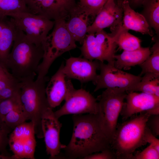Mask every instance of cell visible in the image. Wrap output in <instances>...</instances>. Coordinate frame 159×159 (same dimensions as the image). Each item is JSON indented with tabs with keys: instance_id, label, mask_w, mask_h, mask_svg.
I'll return each mask as SVG.
<instances>
[{
	"instance_id": "cell-1",
	"label": "cell",
	"mask_w": 159,
	"mask_h": 159,
	"mask_svg": "<svg viewBox=\"0 0 159 159\" xmlns=\"http://www.w3.org/2000/svg\"><path fill=\"white\" fill-rule=\"evenodd\" d=\"M73 130L69 142L63 149L65 157L83 159L111 148L110 140L102 130L96 114L73 115Z\"/></svg>"
},
{
	"instance_id": "cell-7",
	"label": "cell",
	"mask_w": 159,
	"mask_h": 159,
	"mask_svg": "<svg viewBox=\"0 0 159 159\" xmlns=\"http://www.w3.org/2000/svg\"><path fill=\"white\" fill-rule=\"evenodd\" d=\"M80 49L83 57L89 60L114 63L117 45L110 33L104 30L87 34Z\"/></svg>"
},
{
	"instance_id": "cell-5",
	"label": "cell",
	"mask_w": 159,
	"mask_h": 159,
	"mask_svg": "<svg viewBox=\"0 0 159 159\" xmlns=\"http://www.w3.org/2000/svg\"><path fill=\"white\" fill-rule=\"evenodd\" d=\"M54 21L53 30L48 35L42 44L44 54L37 69V79L46 77L55 59L77 47L75 41L66 27V20L60 19Z\"/></svg>"
},
{
	"instance_id": "cell-14",
	"label": "cell",
	"mask_w": 159,
	"mask_h": 159,
	"mask_svg": "<svg viewBox=\"0 0 159 159\" xmlns=\"http://www.w3.org/2000/svg\"><path fill=\"white\" fill-rule=\"evenodd\" d=\"M99 67V61L72 57L66 60L63 70L67 78L77 80L83 83L93 82L98 75L97 71Z\"/></svg>"
},
{
	"instance_id": "cell-21",
	"label": "cell",
	"mask_w": 159,
	"mask_h": 159,
	"mask_svg": "<svg viewBox=\"0 0 159 159\" xmlns=\"http://www.w3.org/2000/svg\"><path fill=\"white\" fill-rule=\"evenodd\" d=\"M110 30L111 32L110 34L120 49L130 51L141 47V40L129 33V30L122 25V23Z\"/></svg>"
},
{
	"instance_id": "cell-4",
	"label": "cell",
	"mask_w": 159,
	"mask_h": 159,
	"mask_svg": "<svg viewBox=\"0 0 159 159\" xmlns=\"http://www.w3.org/2000/svg\"><path fill=\"white\" fill-rule=\"evenodd\" d=\"M47 77L21 82L20 96L24 111L39 138H44L42 122L50 107L45 92Z\"/></svg>"
},
{
	"instance_id": "cell-30",
	"label": "cell",
	"mask_w": 159,
	"mask_h": 159,
	"mask_svg": "<svg viewBox=\"0 0 159 159\" xmlns=\"http://www.w3.org/2000/svg\"><path fill=\"white\" fill-rule=\"evenodd\" d=\"M12 130L0 119V152L5 151L9 144L8 135Z\"/></svg>"
},
{
	"instance_id": "cell-11",
	"label": "cell",
	"mask_w": 159,
	"mask_h": 159,
	"mask_svg": "<svg viewBox=\"0 0 159 159\" xmlns=\"http://www.w3.org/2000/svg\"><path fill=\"white\" fill-rule=\"evenodd\" d=\"M29 12L55 21L65 20L77 5L76 0H25Z\"/></svg>"
},
{
	"instance_id": "cell-28",
	"label": "cell",
	"mask_w": 159,
	"mask_h": 159,
	"mask_svg": "<svg viewBox=\"0 0 159 159\" xmlns=\"http://www.w3.org/2000/svg\"><path fill=\"white\" fill-rule=\"evenodd\" d=\"M20 102V92L0 102V119L3 121L5 117Z\"/></svg>"
},
{
	"instance_id": "cell-26",
	"label": "cell",
	"mask_w": 159,
	"mask_h": 159,
	"mask_svg": "<svg viewBox=\"0 0 159 159\" xmlns=\"http://www.w3.org/2000/svg\"><path fill=\"white\" fill-rule=\"evenodd\" d=\"M21 12H29L25 0H0V17Z\"/></svg>"
},
{
	"instance_id": "cell-9",
	"label": "cell",
	"mask_w": 159,
	"mask_h": 159,
	"mask_svg": "<svg viewBox=\"0 0 159 159\" xmlns=\"http://www.w3.org/2000/svg\"><path fill=\"white\" fill-rule=\"evenodd\" d=\"M100 73L93 82L95 85L94 92L103 88H118L127 90L140 82L142 77L125 72L116 68L114 63L100 61Z\"/></svg>"
},
{
	"instance_id": "cell-20",
	"label": "cell",
	"mask_w": 159,
	"mask_h": 159,
	"mask_svg": "<svg viewBox=\"0 0 159 159\" xmlns=\"http://www.w3.org/2000/svg\"><path fill=\"white\" fill-rule=\"evenodd\" d=\"M151 54L149 47H141L132 51H123L121 54L114 55V65L120 69L129 70L132 67L142 64Z\"/></svg>"
},
{
	"instance_id": "cell-33",
	"label": "cell",
	"mask_w": 159,
	"mask_h": 159,
	"mask_svg": "<svg viewBox=\"0 0 159 159\" xmlns=\"http://www.w3.org/2000/svg\"><path fill=\"white\" fill-rule=\"evenodd\" d=\"M144 140L147 143H149L159 152V140L153 134L147 125L145 132Z\"/></svg>"
},
{
	"instance_id": "cell-15",
	"label": "cell",
	"mask_w": 159,
	"mask_h": 159,
	"mask_svg": "<svg viewBox=\"0 0 159 159\" xmlns=\"http://www.w3.org/2000/svg\"><path fill=\"white\" fill-rule=\"evenodd\" d=\"M63 65L64 64H62L46 86L47 99L52 109L65 100L74 88L71 79L67 78L63 72Z\"/></svg>"
},
{
	"instance_id": "cell-2",
	"label": "cell",
	"mask_w": 159,
	"mask_h": 159,
	"mask_svg": "<svg viewBox=\"0 0 159 159\" xmlns=\"http://www.w3.org/2000/svg\"><path fill=\"white\" fill-rule=\"evenodd\" d=\"M17 28L11 50L4 65L20 82L34 80L43 56V47L30 42Z\"/></svg>"
},
{
	"instance_id": "cell-6",
	"label": "cell",
	"mask_w": 159,
	"mask_h": 159,
	"mask_svg": "<svg viewBox=\"0 0 159 159\" xmlns=\"http://www.w3.org/2000/svg\"><path fill=\"white\" fill-rule=\"evenodd\" d=\"M127 94L123 88H107L96 98L98 103L97 119L102 130L111 143Z\"/></svg>"
},
{
	"instance_id": "cell-32",
	"label": "cell",
	"mask_w": 159,
	"mask_h": 159,
	"mask_svg": "<svg viewBox=\"0 0 159 159\" xmlns=\"http://www.w3.org/2000/svg\"><path fill=\"white\" fill-rule=\"evenodd\" d=\"M147 125L156 137L159 135V114L152 115L149 116Z\"/></svg>"
},
{
	"instance_id": "cell-23",
	"label": "cell",
	"mask_w": 159,
	"mask_h": 159,
	"mask_svg": "<svg viewBox=\"0 0 159 159\" xmlns=\"http://www.w3.org/2000/svg\"><path fill=\"white\" fill-rule=\"evenodd\" d=\"M142 6L143 10L141 14L159 37V0H144Z\"/></svg>"
},
{
	"instance_id": "cell-17",
	"label": "cell",
	"mask_w": 159,
	"mask_h": 159,
	"mask_svg": "<svg viewBox=\"0 0 159 159\" xmlns=\"http://www.w3.org/2000/svg\"><path fill=\"white\" fill-rule=\"evenodd\" d=\"M123 12L122 25L128 30H131L143 34L153 37L154 33L144 16L136 12L130 6L127 0L122 4Z\"/></svg>"
},
{
	"instance_id": "cell-12",
	"label": "cell",
	"mask_w": 159,
	"mask_h": 159,
	"mask_svg": "<svg viewBox=\"0 0 159 159\" xmlns=\"http://www.w3.org/2000/svg\"><path fill=\"white\" fill-rule=\"evenodd\" d=\"M120 115L123 121L138 113L159 114V97L143 92H127Z\"/></svg>"
},
{
	"instance_id": "cell-29",
	"label": "cell",
	"mask_w": 159,
	"mask_h": 159,
	"mask_svg": "<svg viewBox=\"0 0 159 159\" xmlns=\"http://www.w3.org/2000/svg\"><path fill=\"white\" fill-rule=\"evenodd\" d=\"M159 152L151 145L141 152L133 154L131 159H159Z\"/></svg>"
},
{
	"instance_id": "cell-10",
	"label": "cell",
	"mask_w": 159,
	"mask_h": 159,
	"mask_svg": "<svg viewBox=\"0 0 159 159\" xmlns=\"http://www.w3.org/2000/svg\"><path fill=\"white\" fill-rule=\"evenodd\" d=\"M63 105L54 112L57 117L67 115H81L84 113L97 114L98 103L95 98L89 92L83 89L74 88L65 100Z\"/></svg>"
},
{
	"instance_id": "cell-16",
	"label": "cell",
	"mask_w": 159,
	"mask_h": 159,
	"mask_svg": "<svg viewBox=\"0 0 159 159\" xmlns=\"http://www.w3.org/2000/svg\"><path fill=\"white\" fill-rule=\"evenodd\" d=\"M123 16L122 8L118 6L114 0H107L88 26L87 34L95 33L107 27L113 29L122 23Z\"/></svg>"
},
{
	"instance_id": "cell-24",
	"label": "cell",
	"mask_w": 159,
	"mask_h": 159,
	"mask_svg": "<svg viewBox=\"0 0 159 159\" xmlns=\"http://www.w3.org/2000/svg\"><path fill=\"white\" fill-rule=\"evenodd\" d=\"M150 50V55L139 65L142 69L140 76L148 72L159 75V40L158 37Z\"/></svg>"
},
{
	"instance_id": "cell-36",
	"label": "cell",
	"mask_w": 159,
	"mask_h": 159,
	"mask_svg": "<svg viewBox=\"0 0 159 159\" xmlns=\"http://www.w3.org/2000/svg\"><path fill=\"white\" fill-rule=\"evenodd\" d=\"M124 0H114L116 4L119 7L122 8V4Z\"/></svg>"
},
{
	"instance_id": "cell-8",
	"label": "cell",
	"mask_w": 159,
	"mask_h": 159,
	"mask_svg": "<svg viewBox=\"0 0 159 159\" xmlns=\"http://www.w3.org/2000/svg\"><path fill=\"white\" fill-rule=\"evenodd\" d=\"M9 16L16 26L24 33L27 39L38 46H42L54 24V20L28 12L13 13Z\"/></svg>"
},
{
	"instance_id": "cell-18",
	"label": "cell",
	"mask_w": 159,
	"mask_h": 159,
	"mask_svg": "<svg viewBox=\"0 0 159 159\" xmlns=\"http://www.w3.org/2000/svg\"><path fill=\"white\" fill-rule=\"evenodd\" d=\"M89 16L77 5L72 11L68 21L66 22V27L76 42L82 44L87 34L89 25Z\"/></svg>"
},
{
	"instance_id": "cell-34",
	"label": "cell",
	"mask_w": 159,
	"mask_h": 159,
	"mask_svg": "<svg viewBox=\"0 0 159 159\" xmlns=\"http://www.w3.org/2000/svg\"><path fill=\"white\" fill-rule=\"evenodd\" d=\"M130 6L133 9L142 6L144 0H127Z\"/></svg>"
},
{
	"instance_id": "cell-25",
	"label": "cell",
	"mask_w": 159,
	"mask_h": 159,
	"mask_svg": "<svg viewBox=\"0 0 159 159\" xmlns=\"http://www.w3.org/2000/svg\"><path fill=\"white\" fill-rule=\"evenodd\" d=\"M27 120L21 101L5 117L3 121L13 130Z\"/></svg>"
},
{
	"instance_id": "cell-31",
	"label": "cell",
	"mask_w": 159,
	"mask_h": 159,
	"mask_svg": "<svg viewBox=\"0 0 159 159\" xmlns=\"http://www.w3.org/2000/svg\"><path fill=\"white\" fill-rule=\"evenodd\" d=\"M100 153H92L83 158L84 159H116L115 155L111 148L105 149Z\"/></svg>"
},
{
	"instance_id": "cell-19",
	"label": "cell",
	"mask_w": 159,
	"mask_h": 159,
	"mask_svg": "<svg viewBox=\"0 0 159 159\" xmlns=\"http://www.w3.org/2000/svg\"><path fill=\"white\" fill-rule=\"evenodd\" d=\"M0 17V63L5 64L16 35L17 28L12 19Z\"/></svg>"
},
{
	"instance_id": "cell-3",
	"label": "cell",
	"mask_w": 159,
	"mask_h": 159,
	"mask_svg": "<svg viewBox=\"0 0 159 159\" xmlns=\"http://www.w3.org/2000/svg\"><path fill=\"white\" fill-rule=\"evenodd\" d=\"M150 115L143 112L117 125L111 143L116 159H131L137 149L147 144L144 135Z\"/></svg>"
},
{
	"instance_id": "cell-22",
	"label": "cell",
	"mask_w": 159,
	"mask_h": 159,
	"mask_svg": "<svg viewBox=\"0 0 159 159\" xmlns=\"http://www.w3.org/2000/svg\"><path fill=\"white\" fill-rule=\"evenodd\" d=\"M140 91L159 97V75L146 73L141 80L129 89L127 92Z\"/></svg>"
},
{
	"instance_id": "cell-35",
	"label": "cell",
	"mask_w": 159,
	"mask_h": 159,
	"mask_svg": "<svg viewBox=\"0 0 159 159\" xmlns=\"http://www.w3.org/2000/svg\"><path fill=\"white\" fill-rule=\"evenodd\" d=\"M0 159H16V158L14 155L9 156L0 155Z\"/></svg>"
},
{
	"instance_id": "cell-27",
	"label": "cell",
	"mask_w": 159,
	"mask_h": 159,
	"mask_svg": "<svg viewBox=\"0 0 159 159\" xmlns=\"http://www.w3.org/2000/svg\"><path fill=\"white\" fill-rule=\"evenodd\" d=\"M107 0H78V6L94 19Z\"/></svg>"
},
{
	"instance_id": "cell-13",
	"label": "cell",
	"mask_w": 159,
	"mask_h": 159,
	"mask_svg": "<svg viewBox=\"0 0 159 159\" xmlns=\"http://www.w3.org/2000/svg\"><path fill=\"white\" fill-rule=\"evenodd\" d=\"M52 109L50 107L46 111L42 122L46 151L51 158L57 157L61 150L66 146L60 141L59 135L62 125L55 116Z\"/></svg>"
}]
</instances>
